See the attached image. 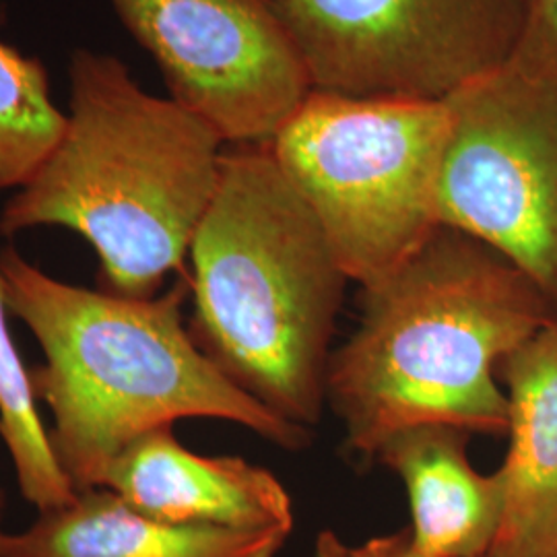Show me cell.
<instances>
[{
	"instance_id": "cell-1",
	"label": "cell",
	"mask_w": 557,
	"mask_h": 557,
	"mask_svg": "<svg viewBox=\"0 0 557 557\" xmlns=\"http://www.w3.org/2000/svg\"><path fill=\"white\" fill-rule=\"evenodd\" d=\"M359 299L358 329L326 376V403L351 453L376 460L393 434L423 423L508 432L499 363L557 317L533 278L492 246L440 225Z\"/></svg>"
},
{
	"instance_id": "cell-2",
	"label": "cell",
	"mask_w": 557,
	"mask_h": 557,
	"mask_svg": "<svg viewBox=\"0 0 557 557\" xmlns=\"http://www.w3.org/2000/svg\"><path fill=\"white\" fill-rule=\"evenodd\" d=\"M0 278L11 317L40 343L32 379L77 492L98 490L126 444L178 419L238 423L285 450L310 442V430L262 407L200 351L182 319L190 283L124 298L52 277L13 246L0 250Z\"/></svg>"
},
{
	"instance_id": "cell-3",
	"label": "cell",
	"mask_w": 557,
	"mask_h": 557,
	"mask_svg": "<svg viewBox=\"0 0 557 557\" xmlns=\"http://www.w3.org/2000/svg\"><path fill=\"white\" fill-rule=\"evenodd\" d=\"M64 128L0 211V234L64 227L100 259V289L153 298L184 259L218 190L225 143L122 60L77 48Z\"/></svg>"
},
{
	"instance_id": "cell-4",
	"label": "cell",
	"mask_w": 557,
	"mask_h": 557,
	"mask_svg": "<svg viewBox=\"0 0 557 557\" xmlns=\"http://www.w3.org/2000/svg\"><path fill=\"white\" fill-rule=\"evenodd\" d=\"M188 257L200 351L278 418L317 425L349 277L267 145L225 149Z\"/></svg>"
},
{
	"instance_id": "cell-5",
	"label": "cell",
	"mask_w": 557,
	"mask_h": 557,
	"mask_svg": "<svg viewBox=\"0 0 557 557\" xmlns=\"http://www.w3.org/2000/svg\"><path fill=\"white\" fill-rule=\"evenodd\" d=\"M450 114L438 101L310 91L267 147L359 287L393 273L438 230Z\"/></svg>"
},
{
	"instance_id": "cell-6",
	"label": "cell",
	"mask_w": 557,
	"mask_h": 557,
	"mask_svg": "<svg viewBox=\"0 0 557 557\" xmlns=\"http://www.w3.org/2000/svg\"><path fill=\"white\" fill-rule=\"evenodd\" d=\"M312 91L450 100L512 60L520 0H273Z\"/></svg>"
},
{
	"instance_id": "cell-7",
	"label": "cell",
	"mask_w": 557,
	"mask_h": 557,
	"mask_svg": "<svg viewBox=\"0 0 557 557\" xmlns=\"http://www.w3.org/2000/svg\"><path fill=\"white\" fill-rule=\"evenodd\" d=\"M444 103L440 223L515 262L557 314V79L508 62Z\"/></svg>"
},
{
	"instance_id": "cell-8",
	"label": "cell",
	"mask_w": 557,
	"mask_h": 557,
	"mask_svg": "<svg viewBox=\"0 0 557 557\" xmlns=\"http://www.w3.org/2000/svg\"><path fill=\"white\" fill-rule=\"evenodd\" d=\"M170 98L225 145H267L312 91L273 0H108Z\"/></svg>"
},
{
	"instance_id": "cell-9",
	"label": "cell",
	"mask_w": 557,
	"mask_h": 557,
	"mask_svg": "<svg viewBox=\"0 0 557 557\" xmlns=\"http://www.w3.org/2000/svg\"><path fill=\"white\" fill-rule=\"evenodd\" d=\"M98 487L161 522L294 529L292 498L271 471L239 457L197 455L178 442L172 425L126 444Z\"/></svg>"
},
{
	"instance_id": "cell-10",
	"label": "cell",
	"mask_w": 557,
	"mask_h": 557,
	"mask_svg": "<svg viewBox=\"0 0 557 557\" xmlns=\"http://www.w3.org/2000/svg\"><path fill=\"white\" fill-rule=\"evenodd\" d=\"M510 448L499 467L504 512L485 557H557L556 320L499 363Z\"/></svg>"
},
{
	"instance_id": "cell-11",
	"label": "cell",
	"mask_w": 557,
	"mask_h": 557,
	"mask_svg": "<svg viewBox=\"0 0 557 557\" xmlns=\"http://www.w3.org/2000/svg\"><path fill=\"white\" fill-rule=\"evenodd\" d=\"M289 533L161 522L98 487L2 531L0 557H277Z\"/></svg>"
},
{
	"instance_id": "cell-12",
	"label": "cell",
	"mask_w": 557,
	"mask_h": 557,
	"mask_svg": "<svg viewBox=\"0 0 557 557\" xmlns=\"http://www.w3.org/2000/svg\"><path fill=\"white\" fill-rule=\"evenodd\" d=\"M465 430L442 423L405 428L376 460L407 487L419 549L432 557H485L504 512L498 473L481 475L467 457Z\"/></svg>"
},
{
	"instance_id": "cell-13",
	"label": "cell",
	"mask_w": 557,
	"mask_h": 557,
	"mask_svg": "<svg viewBox=\"0 0 557 557\" xmlns=\"http://www.w3.org/2000/svg\"><path fill=\"white\" fill-rule=\"evenodd\" d=\"M9 319L0 278V442L13 462L21 496L46 512L69 504L79 492L54 455L38 411L32 370L25 368Z\"/></svg>"
},
{
	"instance_id": "cell-14",
	"label": "cell",
	"mask_w": 557,
	"mask_h": 557,
	"mask_svg": "<svg viewBox=\"0 0 557 557\" xmlns=\"http://www.w3.org/2000/svg\"><path fill=\"white\" fill-rule=\"evenodd\" d=\"M62 128L64 112L44 64L0 40V193L34 176Z\"/></svg>"
},
{
	"instance_id": "cell-15",
	"label": "cell",
	"mask_w": 557,
	"mask_h": 557,
	"mask_svg": "<svg viewBox=\"0 0 557 557\" xmlns=\"http://www.w3.org/2000/svg\"><path fill=\"white\" fill-rule=\"evenodd\" d=\"M522 27L512 64L557 79V0H520Z\"/></svg>"
},
{
	"instance_id": "cell-16",
	"label": "cell",
	"mask_w": 557,
	"mask_h": 557,
	"mask_svg": "<svg viewBox=\"0 0 557 557\" xmlns=\"http://www.w3.org/2000/svg\"><path fill=\"white\" fill-rule=\"evenodd\" d=\"M317 557H432L423 554L411 529L380 535L359 545H347L333 531H322L317 539Z\"/></svg>"
},
{
	"instance_id": "cell-17",
	"label": "cell",
	"mask_w": 557,
	"mask_h": 557,
	"mask_svg": "<svg viewBox=\"0 0 557 557\" xmlns=\"http://www.w3.org/2000/svg\"><path fill=\"white\" fill-rule=\"evenodd\" d=\"M4 506H7V494H4V490H2V485H0V533L4 531V529H2V520H4Z\"/></svg>"
},
{
	"instance_id": "cell-18",
	"label": "cell",
	"mask_w": 557,
	"mask_h": 557,
	"mask_svg": "<svg viewBox=\"0 0 557 557\" xmlns=\"http://www.w3.org/2000/svg\"><path fill=\"white\" fill-rule=\"evenodd\" d=\"M556 324H557V319H556Z\"/></svg>"
}]
</instances>
